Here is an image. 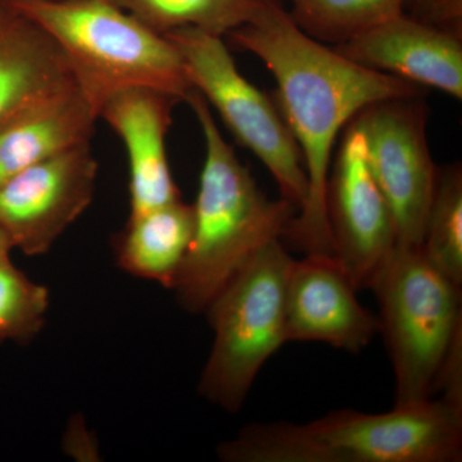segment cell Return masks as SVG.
<instances>
[{"mask_svg": "<svg viewBox=\"0 0 462 462\" xmlns=\"http://www.w3.org/2000/svg\"><path fill=\"white\" fill-rule=\"evenodd\" d=\"M227 35L272 71L279 111L302 154L309 190L285 236L306 256L334 257L327 189L337 136L374 103L420 97L424 91L357 65L307 35L276 0H267L248 23Z\"/></svg>", "mask_w": 462, "mask_h": 462, "instance_id": "1", "label": "cell"}, {"mask_svg": "<svg viewBox=\"0 0 462 462\" xmlns=\"http://www.w3.org/2000/svg\"><path fill=\"white\" fill-rule=\"evenodd\" d=\"M185 102L202 129L206 158L193 205V238L171 289L185 311L205 314L256 252L285 236L298 208L284 199H270L258 188L199 91L191 90Z\"/></svg>", "mask_w": 462, "mask_h": 462, "instance_id": "2", "label": "cell"}, {"mask_svg": "<svg viewBox=\"0 0 462 462\" xmlns=\"http://www.w3.org/2000/svg\"><path fill=\"white\" fill-rule=\"evenodd\" d=\"M217 454L226 462H456L462 407L430 398L383 413L339 410L306 424H252Z\"/></svg>", "mask_w": 462, "mask_h": 462, "instance_id": "3", "label": "cell"}, {"mask_svg": "<svg viewBox=\"0 0 462 462\" xmlns=\"http://www.w3.org/2000/svg\"><path fill=\"white\" fill-rule=\"evenodd\" d=\"M11 2L56 42L98 117L124 90L147 88L178 102L193 90L175 45L112 0Z\"/></svg>", "mask_w": 462, "mask_h": 462, "instance_id": "4", "label": "cell"}, {"mask_svg": "<svg viewBox=\"0 0 462 462\" xmlns=\"http://www.w3.org/2000/svg\"><path fill=\"white\" fill-rule=\"evenodd\" d=\"M370 289L394 374V406L425 402L462 337L461 288L428 260L420 247L396 245Z\"/></svg>", "mask_w": 462, "mask_h": 462, "instance_id": "5", "label": "cell"}, {"mask_svg": "<svg viewBox=\"0 0 462 462\" xmlns=\"http://www.w3.org/2000/svg\"><path fill=\"white\" fill-rule=\"evenodd\" d=\"M293 258L282 239L263 245L206 310L215 338L199 393L236 413L270 357L287 343L285 291Z\"/></svg>", "mask_w": 462, "mask_h": 462, "instance_id": "6", "label": "cell"}, {"mask_svg": "<svg viewBox=\"0 0 462 462\" xmlns=\"http://www.w3.org/2000/svg\"><path fill=\"white\" fill-rule=\"evenodd\" d=\"M165 36L180 53L193 89L218 112L236 141L266 166L282 199L300 211L309 182L302 154L278 106L240 74L221 36L194 27Z\"/></svg>", "mask_w": 462, "mask_h": 462, "instance_id": "7", "label": "cell"}, {"mask_svg": "<svg viewBox=\"0 0 462 462\" xmlns=\"http://www.w3.org/2000/svg\"><path fill=\"white\" fill-rule=\"evenodd\" d=\"M370 169L387 200L397 245L420 247L438 170L427 141V107L419 99L382 100L354 118Z\"/></svg>", "mask_w": 462, "mask_h": 462, "instance_id": "8", "label": "cell"}, {"mask_svg": "<svg viewBox=\"0 0 462 462\" xmlns=\"http://www.w3.org/2000/svg\"><path fill=\"white\" fill-rule=\"evenodd\" d=\"M98 162L90 143L48 158L0 184V227L27 256L47 254L93 202Z\"/></svg>", "mask_w": 462, "mask_h": 462, "instance_id": "9", "label": "cell"}, {"mask_svg": "<svg viewBox=\"0 0 462 462\" xmlns=\"http://www.w3.org/2000/svg\"><path fill=\"white\" fill-rule=\"evenodd\" d=\"M331 178L327 208L334 258L356 289L369 288L396 247L391 209L370 169L366 143L357 125H346Z\"/></svg>", "mask_w": 462, "mask_h": 462, "instance_id": "10", "label": "cell"}, {"mask_svg": "<svg viewBox=\"0 0 462 462\" xmlns=\"http://www.w3.org/2000/svg\"><path fill=\"white\" fill-rule=\"evenodd\" d=\"M354 282L336 258L293 261L285 291L288 342H319L363 351L380 331L378 316L361 305Z\"/></svg>", "mask_w": 462, "mask_h": 462, "instance_id": "11", "label": "cell"}, {"mask_svg": "<svg viewBox=\"0 0 462 462\" xmlns=\"http://www.w3.org/2000/svg\"><path fill=\"white\" fill-rule=\"evenodd\" d=\"M336 51L366 69L462 99L461 35L409 14L342 42Z\"/></svg>", "mask_w": 462, "mask_h": 462, "instance_id": "12", "label": "cell"}, {"mask_svg": "<svg viewBox=\"0 0 462 462\" xmlns=\"http://www.w3.org/2000/svg\"><path fill=\"white\" fill-rule=\"evenodd\" d=\"M178 100L134 88L116 94L99 112L123 141L130 166V215L180 199L167 157L166 135Z\"/></svg>", "mask_w": 462, "mask_h": 462, "instance_id": "13", "label": "cell"}, {"mask_svg": "<svg viewBox=\"0 0 462 462\" xmlns=\"http://www.w3.org/2000/svg\"><path fill=\"white\" fill-rule=\"evenodd\" d=\"M74 84L50 33L11 0H0V129L23 109Z\"/></svg>", "mask_w": 462, "mask_h": 462, "instance_id": "14", "label": "cell"}, {"mask_svg": "<svg viewBox=\"0 0 462 462\" xmlns=\"http://www.w3.org/2000/svg\"><path fill=\"white\" fill-rule=\"evenodd\" d=\"M98 115L78 85L23 109L0 129V184L93 136Z\"/></svg>", "mask_w": 462, "mask_h": 462, "instance_id": "15", "label": "cell"}, {"mask_svg": "<svg viewBox=\"0 0 462 462\" xmlns=\"http://www.w3.org/2000/svg\"><path fill=\"white\" fill-rule=\"evenodd\" d=\"M193 231V205L181 199L130 215L116 243L118 266L134 276L171 289Z\"/></svg>", "mask_w": 462, "mask_h": 462, "instance_id": "16", "label": "cell"}, {"mask_svg": "<svg viewBox=\"0 0 462 462\" xmlns=\"http://www.w3.org/2000/svg\"><path fill=\"white\" fill-rule=\"evenodd\" d=\"M154 32L194 27L227 35L248 23L267 0H112Z\"/></svg>", "mask_w": 462, "mask_h": 462, "instance_id": "17", "label": "cell"}, {"mask_svg": "<svg viewBox=\"0 0 462 462\" xmlns=\"http://www.w3.org/2000/svg\"><path fill=\"white\" fill-rule=\"evenodd\" d=\"M291 17L319 42L342 44L404 14L406 0H291Z\"/></svg>", "mask_w": 462, "mask_h": 462, "instance_id": "18", "label": "cell"}, {"mask_svg": "<svg viewBox=\"0 0 462 462\" xmlns=\"http://www.w3.org/2000/svg\"><path fill=\"white\" fill-rule=\"evenodd\" d=\"M425 256L457 287H462V170L460 165L438 171L424 238Z\"/></svg>", "mask_w": 462, "mask_h": 462, "instance_id": "19", "label": "cell"}, {"mask_svg": "<svg viewBox=\"0 0 462 462\" xmlns=\"http://www.w3.org/2000/svg\"><path fill=\"white\" fill-rule=\"evenodd\" d=\"M50 291L27 278L11 258L0 260V343L27 342L42 329Z\"/></svg>", "mask_w": 462, "mask_h": 462, "instance_id": "20", "label": "cell"}, {"mask_svg": "<svg viewBox=\"0 0 462 462\" xmlns=\"http://www.w3.org/2000/svg\"><path fill=\"white\" fill-rule=\"evenodd\" d=\"M12 243L9 240L7 234L5 233V230L0 227V260L2 258L9 257V254H11Z\"/></svg>", "mask_w": 462, "mask_h": 462, "instance_id": "21", "label": "cell"}]
</instances>
